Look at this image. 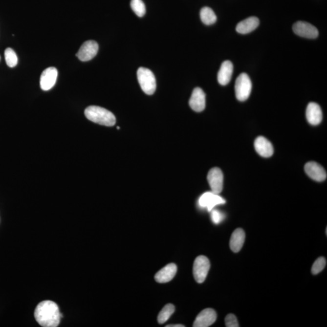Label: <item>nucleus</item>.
<instances>
[{
  "label": "nucleus",
  "mask_w": 327,
  "mask_h": 327,
  "mask_svg": "<svg viewBox=\"0 0 327 327\" xmlns=\"http://www.w3.org/2000/svg\"><path fill=\"white\" fill-rule=\"evenodd\" d=\"M35 318L43 327H57L62 318L57 304L52 301H44L35 308Z\"/></svg>",
  "instance_id": "1"
},
{
  "label": "nucleus",
  "mask_w": 327,
  "mask_h": 327,
  "mask_svg": "<svg viewBox=\"0 0 327 327\" xmlns=\"http://www.w3.org/2000/svg\"><path fill=\"white\" fill-rule=\"evenodd\" d=\"M85 116L92 122L108 127L113 126L116 118L111 111L99 106H91L86 109Z\"/></svg>",
  "instance_id": "2"
},
{
  "label": "nucleus",
  "mask_w": 327,
  "mask_h": 327,
  "mask_svg": "<svg viewBox=\"0 0 327 327\" xmlns=\"http://www.w3.org/2000/svg\"><path fill=\"white\" fill-rule=\"evenodd\" d=\"M137 78L143 92L147 95L153 94L156 90V83L153 72L149 68L140 67L137 71Z\"/></svg>",
  "instance_id": "3"
},
{
  "label": "nucleus",
  "mask_w": 327,
  "mask_h": 327,
  "mask_svg": "<svg viewBox=\"0 0 327 327\" xmlns=\"http://www.w3.org/2000/svg\"><path fill=\"white\" fill-rule=\"evenodd\" d=\"M252 84L247 74L240 73L235 83L236 96L238 100L244 101L247 100L252 92Z\"/></svg>",
  "instance_id": "4"
},
{
  "label": "nucleus",
  "mask_w": 327,
  "mask_h": 327,
  "mask_svg": "<svg viewBox=\"0 0 327 327\" xmlns=\"http://www.w3.org/2000/svg\"><path fill=\"white\" fill-rule=\"evenodd\" d=\"M210 263L209 259L204 256H199L195 260L193 273L197 283H204L210 270Z\"/></svg>",
  "instance_id": "5"
},
{
  "label": "nucleus",
  "mask_w": 327,
  "mask_h": 327,
  "mask_svg": "<svg viewBox=\"0 0 327 327\" xmlns=\"http://www.w3.org/2000/svg\"><path fill=\"white\" fill-rule=\"evenodd\" d=\"M293 30L295 34L299 36L308 39H316L319 35V31L317 28L305 22H296L293 24Z\"/></svg>",
  "instance_id": "6"
},
{
  "label": "nucleus",
  "mask_w": 327,
  "mask_h": 327,
  "mask_svg": "<svg viewBox=\"0 0 327 327\" xmlns=\"http://www.w3.org/2000/svg\"><path fill=\"white\" fill-rule=\"evenodd\" d=\"M98 49L97 43L93 40H88L83 43L76 56L82 62H88L95 57Z\"/></svg>",
  "instance_id": "7"
},
{
  "label": "nucleus",
  "mask_w": 327,
  "mask_h": 327,
  "mask_svg": "<svg viewBox=\"0 0 327 327\" xmlns=\"http://www.w3.org/2000/svg\"><path fill=\"white\" fill-rule=\"evenodd\" d=\"M207 180L212 192L219 194L222 192L224 176L221 170L217 167L210 170L208 174Z\"/></svg>",
  "instance_id": "8"
},
{
  "label": "nucleus",
  "mask_w": 327,
  "mask_h": 327,
  "mask_svg": "<svg viewBox=\"0 0 327 327\" xmlns=\"http://www.w3.org/2000/svg\"><path fill=\"white\" fill-rule=\"evenodd\" d=\"M198 202L200 207L206 208L208 211L210 212L216 205L225 204V201L219 195L209 192L202 195L199 197Z\"/></svg>",
  "instance_id": "9"
},
{
  "label": "nucleus",
  "mask_w": 327,
  "mask_h": 327,
  "mask_svg": "<svg viewBox=\"0 0 327 327\" xmlns=\"http://www.w3.org/2000/svg\"><path fill=\"white\" fill-rule=\"evenodd\" d=\"M58 70L54 67H50L43 71L40 77V87L43 90L47 91L54 87L57 82Z\"/></svg>",
  "instance_id": "10"
},
{
  "label": "nucleus",
  "mask_w": 327,
  "mask_h": 327,
  "mask_svg": "<svg viewBox=\"0 0 327 327\" xmlns=\"http://www.w3.org/2000/svg\"><path fill=\"white\" fill-rule=\"evenodd\" d=\"M217 314L214 309L206 308L202 310L194 323V327H208L212 326L216 321Z\"/></svg>",
  "instance_id": "11"
},
{
  "label": "nucleus",
  "mask_w": 327,
  "mask_h": 327,
  "mask_svg": "<svg viewBox=\"0 0 327 327\" xmlns=\"http://www.w3.org/2000/svg\"><path fill=\"white\" fill-rule=\"evenodd\" d=\"M305 172L310 178L318 182L325 181L327 172L325 169L315 162H309L305 164Z\"/></svg>",
  "instance_id": "12"
},
{
  "label": "nucleus",
  "mask_w": 327,
  "mask_h": 327,
  "mask_svg": "<svg viewBox=\"0 0 327 327\" xmlns=\"http://www.w3.org/2000/svg\"><path fill=\"white\" fill-rule=\"evenodd\" d=\"M189 105L193 110L201 112L205 108V94L201 88H195L189 100Z\"/></svg>",
  "instance_id": "13"
},
{
  "label": "nucleus",
  "mask_w": 327,
  "mask_h": 327,
  "mask_svg": "<svg viewBox=\"0 0 327 327\" xmlns=\"http://www.w3.org/2000/svg\"><path fill=\"white\" fill-rule=\"evenodd\" d=\"M255 149L257 153L263 158H269L273 154L272 144L263 136L258 137L254 143Z\"/></svg>",
  "instance_id": "14"
},
{
  "label": "nucleus",
  "mask_w": 327,
  "mask_h": 327,
  "mask_svg": "<svg viewBox=\"0 0 327 327\" xmlns=\"http://www.w3.org/2000/svg\"><path fill=\"white\" fill-rule=\"evenodd\" d=\"M306 117L308 122L313 126H317L323 120V111L320 106L315 103L308 104L306 110Z\"/></svg>",
  "instance_id": "15"
},
{
  "label": "nucleus",
  "mask_w": 327,
  "mask_h": 327,
  "mask_svg": "<svg viewBox=\"0 0 327 327\" xmlns=\"http://www.w3.org/2000/svg\"><path fill=\"white\" fill-rule=\"evenodd\" d=\"M233 72V65L229 60L225 61L221 65L218 73V83L220 85H228L232 79Z\"/></svg>",
  "instance_id": "16"
},
{
  "label": "nucleus",
  "mask_w": 327,
  "mask_h": 327,
  "mask_svg": "<svg viewBox=\"0 0 327 327\" xmlns=\"http://www.w3.org/2000/svg\"><path fill=\"white\" fill-rule=\"evenodd\" d=\"M176 272V265L173 263H169L156 274L154 279L159 283H168L173 280Z\"/></svg>",
  "instance_id": "17"
},
{
  "label": "nucleus",
  "mask_w": 327,
  "mask_h": 327,
  "mask_svg": "<svg viewBox=\"0 0 327 327\" xmlns=\"http://www.w3.org/2000/svg\"><path fill=\"white\" fill-rule=\"evenodd\" d=\"M260 25V20L256 17H250L237 24L236 30L240 34H247L257 29Z\"/></svg>",
  "instance_id": "18"
},
{
  "label": "nucleus",
  "mask_w": 327,
  "mask_h": 327,
  "mask_svg": "<svg viewBox=\"0 0 327 327\" xmlns=\"http://www.w3.org/2000/svg\"><path fill=\"white\" fill-rule=\"evenodd\" d=\"M245 234L242 229H237L233 232L230 240V247L235 253L239 252L244 244Z\"/></svg>",
  "instance_id": "19"
},
{
  "label": "nucleus",
  "mask_w": 327,
  "mask_h": 327,
  "mask_svg": "<svg viewBox=\"0 0 327 327\" xmlns=\"http://www.w3.org/2000/svg\"><path fill=\"white\" fill-rule=\"evenodd\" d=\"M200 18L202 22L207 26L214 24L216 22L217 17L211 8L209 7H204L200 11Z\"/></svg>",
  "instance_id": "20"
},
{
  "label": "nucleus",
  "mask_w": 327,
  "mask_h": 327,
  "mask_svg": "<svg viewBox=\"0 0 327 327\" xmlns=\"http://www.w3.org/2000/svg\"><path fill=\"white\" fill-rule=\"evenodd\" d=\"M174 312V306L171 304H167L162 309L158 316V322L159 324H163L169 320L171 316Z\"/></svg>",
  "instance_id": "21"
},
{
  "label": "nucleus",
  "mask_w": 327,
  "mask_h": 327,
  "mask_svg": "<svg viewBox=\"0 0 327 327\" xmlns=\"http://www.w3.org/2000/svg\"><path fill=\"white\" fill-rule=\"evenodd\" d=\"M131 6L137 16L143 17L146 14V6L142 0H131Z\"/></svg>",
  "instance_id": "22"
},
{
  "label": "nucleus",
  "mask_w": 327,
  "mask_h": 327,
  "mask_svg": "<svg viewBox=\"0 0 327 327\" xmlns=\"http://www.w3.org/2000/svg\"><path fill=\"white\" fill-rule=\"evenodd\" d=\"M5 60L10 67H14L18 64V57L16 53L11 48H7L4 52Z\"/></svg>",
  "instance_id": "23"
},
{
  "label": "nucleus",
  "mask_w": 327,
  "mask_h": 327,
  "mask_svg": "<svg viewBox=\"0 0 327 327\" xmlns=\"http://www.w3.org/2000/svg\"><path fill=\"white\" fill-rule=\"evenodd\" d=\"M326 263V258L324 257L318 258L315 262H314L312 268H311V273L314 275H318V274L321 272L325 268Z\"/></svg>",
  "instance_id": "24"
},
{
  "label": "nucleus",
  "mask_w": 327,
  "mask_h": 327,
  "mask_svg": "<svg viewBox=\"0 0 327 327\" xmlns=\"http://www.w3.org/2000/svg\"><path fill=\"white\" fill-rule=\"evenodd\" d=\"M225 326L227 327H240L237 320V317L234 314H229L225 319Z\"/></svg>",
  "instance_id": "25"
},
{
  "label": "nucleus",
  "mask_w": 327,
  "mask_h": 327,
  "mask_svg": "<svg viewBox=\"0 0 327 327\" xmlns=\"http://www.w3.org/2000/svg\"><path fill=\"white\" fill-rule=\"evenodd\" d=\"M224 218V215H223L222 213H220L217 210H213L212 212V221L214 222L215 224H219Z\"/></svg>",
  "instance_id": "26"
},
{
  "label": "nucleus",
  "mask_w": 327,
  "mask_h": 327,
  "mask_svg": "<svg viewBox=\"0 0 327 327\" xmlns=\"http://www.w3.org/2000/svg\"><path fill=\"white\" fill-rule=\"evenodd\" d=\"M184 325H181V324H175V325H168L166 327H184Z\"/></svg>",
  "instance_id": "27"
}]
</instances>
